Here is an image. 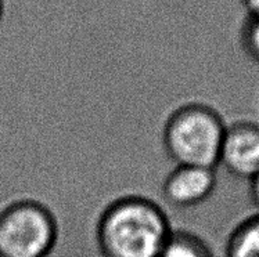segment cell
<instances>
[{"instance_id":"cell-1","label":"cell","mask_w":259,"mask_h":257,"mask_svg":"<svg viewBox=\"0 0 259 257\" xmlns=\"http://www.w3.org/2000/svg\"><path fill=\"white\" fill-rule=\"evenodd\" d=\"M170 232L161 206L143 196H125L100 216L97 243L104 257H159Z\"/></svg>"},{"instance_id":"cell-2","label":"cell","mask_w":259,"mask_h":257,"mask_svg":"<svg viewBox=\"0 0 259 257\" xmlns=\"http://www.w3.org/2000/svg\"><path fill=\"white\" fill-rule=\"evenodd\" d=\"M226 123L219 112L201 102L174 111L164 127V145L176 166L215 169Z\"/></svg>"},{"instance_id":"cell-3","label":"cell","mask_w":259,"mask_h":257,"mask_svg":"<svg viewBox=\"0 0 259 257\" xmlns=\"http://www.w3.org/2000/svg\"><path fill=\"white\" fill-rule=\"evenodd\" d=\"M56 217L40 202L17 200L0 213V254L48 257L57 242Z\"/></svg>"},{"instance_id":"cell-4","label":"cell","mask_w":259,"mask_h":257,"mask_svg":"<svg viewBox=\"0 0 259 257\" xmlns=\"http://www.w3.org/2000/svg\"><path fill=\"white\" fill-rule=\"evenodd\" d=\"M218 165L237 179H252L259 172V123L237 121L226 125Z\"/></svg>"},{"instance_id":"cell-5","label":"cell","mask_w":259,"mask_h":257,"mask_svg":"<svg viewBox=\"0 0 259 257\" xmlns=\"http://www.w3.org/2000/svg\"><path fill=\"white\" fill-rule=\"evenodd\" d=\"M215 169L201 166H176L162 185V194L168 203L179 209L201 205L217 188Z\"/></svg>"},{"instance_id":"cell-6","label":"cell","mask_w":259,"mask_h":257,"mask_svg":"<svg viewBox=\"0 0 259 257\" xmlns=\"http://www.w3.org/2000/svg\"><path fill=\"white\" fill-rule=\"evenodd\" d=\"M225 257H259V213L245 217L233 228Z\"/></svg>"},{"instance_id":"cell-7","label":"cell","mask_w":259,"mask_h":257,"mask_svg":"<svg viewBox=\"0 0 259 257\" xmlns=\"http://www.w3.org/2000/svg\"><path fill=\"white\" fill-rule=\"evenodd\" d=\"M159 257H215V254L201 236L185 230H172Z\"/></svg>"},{"instance_id":"cell-8","label":"cell","mask_w":259,"mask_h":257,"mask_svg":"<svg viewBox=\"0 0 259 257\" xmlns=\"http://www.w3.org/2000/svg\"><path fill=\"white\" fill-rule=\"evenodd\" d=\"M241 46L252 61L259 64V18H251L241 29Z\"/></svg>"},{"instance_id":"cell-9","label":"cell","mask_w":259,"mask_h":257,"mask_svg":"<svg viewBox=\"0 0 259 257\" xmlns=\"http://www.w3.org/2000/svg\"><path fill=\"white\" fill-rule=\"evenodd\" d=\"M249 196L256 209V213H259V172L249 180Z\"/></svg>"},{"instance_id":"cell-10","label":"cell","mask_w":259,"mask_h":257,"mask_svg":"<svg viewBox=\"0 0 259 257\" xmlns=\"http://www.w3.org/2000/svg\"><path fill=\"white\" fill-rule=\"evenodd\" d=\"M243 3L248 11V17L259 18V0H243Z\"/></svg>"},{"instance_id":"cell-11","label":"cell","mask_w":259,"mask_h":257,"mask_svg":"<svg viewBox=\"0 0 259 257\" xmlns=\"http://www.w3.org/2000/svg\"><path fill=\"white\" fill-rule=\"evenodd\" d=\"M2 14H3V3H2V0H0V18H2Z\"/></svg>"},{"instance_id":"cell-12","label":"cell","mask_w":259,"mask_h":257,"mask_svg":"<svg viewBox=\"0 0 259 257\" xmlns=\"http://www.w3.org/2000/svg\"><path fill=\"white\" fill-rule=\"evenodd\" d=\"M0 257H5V256H3V254H0Z\"/></svg>"}]
</instances>
